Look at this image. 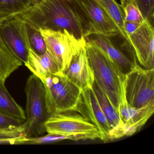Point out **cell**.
<instances>
[{"mask_svg": "<svg viewBox=\"0 0 154 154\" xmlns=\"http://www.w3.org/2000/svg\"><path fill=\"white\" fill-rule=\"evenodd\" d=\"M18 15L38 30H66L79 39L91 35L74 0H42Z\"/></svg>", "mask_w": 154, "mask_h": 154, "instance_id": "1", "label": "cell"}, {"mask_svg": "<svg viewBox=\"0 0 154 154\" xmlns=\"http://www.w3.org/2000/svg\"><path fill=\"white\" fill-rule=\"evenodd\" d=\"M85 49L95 81L117 111L125 94L126 74L105 52L86 42Z\"/></svg>", "mask_w": 154, "mask_h": 154, "instance_id": "2", "label": "cell"}, {"mask_svg": "<svg viewBox=\"0 0 154 154\" xmlns=\"http://www.w3.org/2000/svg\"><path fill=\"white\" fill-rule=\"evenodd\" d=\"M25 92L27 102L25 137L42 136L46 132L45 123L51 115L48 110L43 82L32 74L27 80Z\"/></svg>", "mask_w": 154, "mask_h": 154, "instance_id": "3", "label": "cell"}, {"mask_svg": "<svg viewBox=\"0 0 154 154\" xmlns=\"http://www.w3.org/2000/svg\"><path fill=\"white\" fill-rule=\"evenodd\" d=\"M41 80L45 86L47 106L50 114L75 112L82 90L63 73L49 75Z\"/></svg>", "mask_w": 154, "mask_h": 154, "instance_id": "4", "label": "cell"}, {"mask_svg": "<svg viewBox=\"0 0 154 154\" xmlns=\"http://www.w3.org/2000/svg\"><path fill=\"white\" fill-rule=\"evenodd\" d=\"M72 112L51 114L45 123L46 132L66 136L73 140H100L94 124L78 112Z\"/></svg>", "mask_w": 154, "mask_h": 154, "instance_id": "5", "label": "cell"}, {"mask_svg": "<svg viewBox=\"0 0 154 154\" xmlns=\"http://www.w3.org/2000/svg\"><path fill=\"white\" fill-rule=\"evenodd\" d=\"M39 31L59 72L66 71L73 59L86 45L85 38L79 39L66 30L40 29Z\"/></svg>", "mask_w": 154, "mask_h": 154, "instance_id": "6", "label": "cell"}, {"mask_svg": "<svg viewBox=\"0 0 154 154\" xmlns=\"http://www.w3.org/2000/svg\"><path fill=\"white\" fill-rule=\"evenodd\" d=\"M125 93L127 102L133 108L154 101V69H145L136 63L126 74Z\"/></svg>", "mask_w": 154, "mask_h": 154, "instance_id": "7", "label": "cell"}, {"mask_svg": "<svg viewBox=\"0 0 154 154\" xmlns=\"http://www.w3.org/2000/svg\"><path fill=\"white\" fill-rule=\"evenodd\" d=\"M0 34L15 57L26 65L30 49L26 21L19 15L8 18L0 25Z\"/></svg>", "mask_w": 154, "mask_h": 154, "instance_id": "8", "label": "cell"}, {"mask_svg": "<svg viewBox=\"0 0 154 154\" xmlns=\"http://www.w3.org/2000/svg\"><path fill=\"white\" fill-rule=\"evenodd\" d=\"M92 34L109 38L120 35L118 28L97 0H74Z\"/></svg>", "mask_w": 154, "mask_h": 154, "instance_id": "9", "label": "cell"}, {"mask_svg": "<svg viewBox=\"0 0 154 154\" xmlns=\"http://www.w3.org/2000/svg\"><path fill=\"white\" fill-rule=\"evenodd\" d=\"M75 112L97 128L100 135L101 140L104 142L110 140L111 129L92 88L82 90Z\"/></svg>", "mask_w": 154, "mask_h": 154, "instance_id": "10", "label": "cell"}, {"mask_svg": "<svg viewBox=\"0 0 154 154\" xmlns=\"http://www.w3.org/2000/svg\"><path fill=\"white\" fill-rule=\"evenodd\" d=\"M128 37L140 65L145 69H154L153 25L145 19L140 26Z\"/></svg>", "mask_w": 154, "mask_h": 154, "instance_id": "11", "label": "cell"}, {"mask_svg": "<svg viewBox=\"0 0 154 154\" xmlns=\"http://www.w3.org/2000/svg\"><path fill=\"white\" fill-rule=\"evenodd\" d=\"M154 112V101L140 108H133L127 102L125 94L119 112L125 127V136H132L139 131Z\"/></svg>", "mask_w": 154, "mask_h": 154, "instance_id": "12", "label": "cell"}, {"mask_svg": "<svg viewBox=\"0 0 154 154\" xmlns=\"http://www.w3.org/2000/svg\"><path fill=\"white\" fill-rule=\"evenodd\" d=\"M63 74L81 90L92 88L95 79L88 60L85 47L73 59Z\"/></svg>", "mask_w": 154, "mask_h": 154, "instance_id": "13", "label": "cell"}, {"mask_svg": "<svg viewBox=\"0 0 154 154\" xmlns=\"http://www.w3.org/2000/svg\"><path fill=\"white\" fill-rule=\"evenodd\" d=\"M86 41L105 52L123 72L128 73L135 66L133 62L112 42L110 38L99 34H92L85 38Z\"/></svg>", "mask_w": 154, "mask_h": 154, "instance_id": "14", "label": "cell"}, {"mask_svg": "<svg viewBox=\"0 0 154 154\" xmlns=\"http://www.w3.org/2000/svg\"><path fill=\"white\" fill-rule=\"evenodd\" d=\"M92 88L111 129L110 140L117 139L125 136V127L119 113L95 80Z\"/></svg>", "mask_w": 154, "mask_h": 154, "instance_id": "15", "label": "cell"}, {"mask_svg": "<svg viewBox=\"0 0 154 154\" xmlns=\"http://www.w3.org/2000/svg\"><path fill=\"white\" fill-rule=\"evenodd\" d=\"M25 65L40 80L49 75L59 72L56 64L48 50L43 54L38 55L30 48L27 63Z\"/></svg>", "mask_w": 154, "mask_h": 154, "instance_id": "16", "label": "cell"}, {"mask_svg": "<svg viewBox=\"0 0 154 154\" xmlns=\"http://www.w3.org/2000/svg\"><path fill=\"white\" fill-rule=\"evenodd\" d=\"M22 64L9 49L0 34V82L5 83L10 75Z\"/></svg>", "mask_w": 154, "mask_h": 154, "instance_id": "17", "label": "cell"}, {"mask_svg": "<svg viewBox=\"0 0 154 154\" xmlns=\"http://www.w3.org/2000/svg\"><path fill=\"white\" fill-rule=\"evenodd\" d=\"M97 1L118 28L121 37L124 41L130 44L124 30L125 14L121 5L118 4L115 0Z\"/></svg>", "mask_w": 154, "mask_h": 154, "instance_id": "18", "label": "cell"}, {"mask_svg": "<svg viewBox=\"0 0 154 154\" xmlns=\"http://www.w3.org/2000/svg\"><path fill=\"white\" fill-rule=\"evenodd\" d=\"M0 112L17 119L26 120V112L17 103L5 85L0 82Z\"/></svg>", "mask_w": 154, "mask_h": 154, "instance_id": "19", "label": "cell"}, {"mask_svg": "<svg viewBox=\"0 0 154 154\" xmlns=\"http://www.w3.org/2000/svg\"><path fill=\"white\" fill-rule=\"evenodd\" d=\"M33 5V0H0V25L8 18L26 12Z\"/></svg>", "mask_w": 154, "mask_h": 154, "instance_id": "20", "label": "cell"}, {"mask_svg": "<svg viewBox=\"0 0 154 154\" xmlns=\"http://www.w3.org/2000/svg\"><path fill=\"white\" fill-rule=\"evenodd\" d=\"M26 22L30 48L36 54L42 55L47 50L46 45L40 31Z\"/></svg>", "mask_w": 154, "mask_h": 154, "instance_id": "21", "label": "cell"}, {"mask_svg": "<svg viewBox=\"0 0 154 154\" xmlns=\"http://www.w3.org/2000/svg\"><path fill=\"white\" fill-rule=\"evenodd\" d=\"M65 140H69L66 136L56 134L48 133L45 136L26 137H23L17 140L16 145H34V144H49Z\"/></svg>", "mask_w": 154, "mask_h": 154, "instance_id": "22", "label": "cell"}, {"mask_svg": "<svg viewBox=\"0 0 154 154\" xmlns=\"http://www.w3.org/2000/svg\"><path fill=\"white\" fill-rule=\"evenodd\" d=\"M123 10L125 21L141 24L145 20L137 6L133 3L128 4Z\"/></svg>", "mask_w": 154, "mask_h": 154, "instance_id": "23", "label": "cell"}, {"mask_svg": "<svg viewBox=\"0 0 154 154\" xmlns=\"http://www.w3.org/2000/svg\"><path fill=\"white\" fill-rule=\"evenodd\" d=\"M26 120L17 119L0 112V130L14 129L25 125Z\"/></svg>", "mask_w": 154, "mask_h": 154, "instance_id": "24", "label": "cell"}, {"mask_svg": "<svg viewBox=\"0 0 154 154\" xmlns=\"http://www.w3.org/2000/svg\"><path fill=\"white\" fill-rule=\"evenodd\" d=\"M136 1L144 18L153 25L154 0H136Z\"/></svg>", "mask_w": 154, "mask_h": 154, "instance_id": "25", "label": "cell"}, {"mask_svg": "<svg viewBox=\"0 0 154 154\" xmlns=\"http://www.w3.org/2000/svg\"><path fill=\"white\" fill-rule=\"evenodd\" d=\"M141 24L139 23L124 21V30L127 36L128 35L135 31Z\"/></svg>", "mask_w": 154, "mask_h": 154, "instance_id": "26", "label": "cell"}, {"mask_svg": "<svg viewBox=\"0 0 154 154\" xmlns=\"http://www.w3.org/2000/svg\"><path fill=\"white\" fill-rule=\"evenodd\" d=\"M120 1L121 4V5L122 7V8L129 3H133L137 6L136 0H120Z\"/></svg>", "mask_w": 154, "mask_h": 154, "instance_id": "27", "label": "cell"}, {"mask_svg": "<svg viewBox=\"0 0 154 154\" xmlns=\"http://www.w3.org/2000/svg\"><path fill=\"white\" fill-rule=\"evenodd\" d=\"M41 1H42V0H33V2H34V5L38 4V3H39V2H40Z\"/></svg>", "mask_w": 154, "mask_h": 154, "instance_id": "28", "label": "cell"}]
</instances>
